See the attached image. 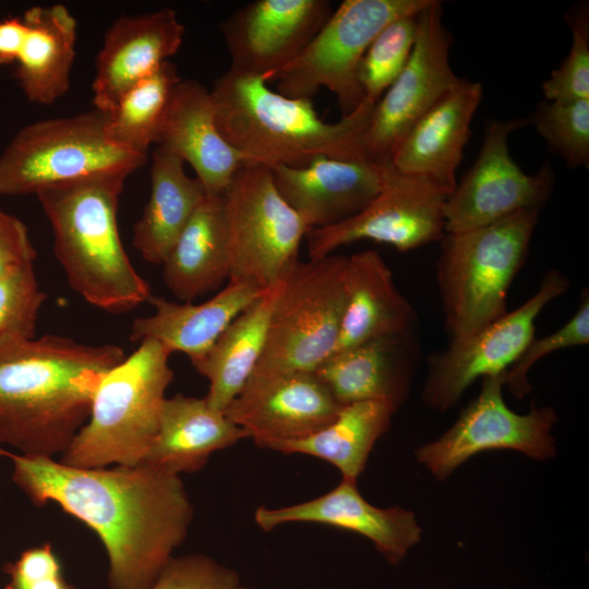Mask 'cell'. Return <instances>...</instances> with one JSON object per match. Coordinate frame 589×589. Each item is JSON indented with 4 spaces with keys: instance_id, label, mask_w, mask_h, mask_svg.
Masks as SVG:
<instances>
[{
    "instance_id": "1",
    "label": "cell",
    "mask_w": 589,
    "mask_h": 589,
    "mask_svg": "<svg viewBox=\"0 0 589 589\" xmlns=\"http://www.w3.org/2000/svg\"><path fill=\"white\" fill-rule=\"evenodd\" d=\"M12 481L38 507L57 504L92 529L109 589H149L185 540L194 508L179 476L145 462L79 468L12 454Z\"/></svg>"
},
{
    "instance_id": "2",
    "label": "cell",
    "mask_w": 589,
    "mask_h": 589,
    "mask_svg": "<svg viewBox=\"0 0 589 589\" xmlns=\"http://www.w3.org/2000/svg\"><path fill=\"white\" fill-rule=\"evenodd\" d=\"M125 359L118 345L46 334L0 344V444L25 456L62 455L86 423L104 376Z\"/></svg>"
},
{
    "instance_id": "3",
    "label": "cell",
    "mask_w": 589,
    "mask_h": 589,
    "mask_svg": "<svg viewBox=\"0 0 589 589\" xmlns=\"http://www.w3.org/2000/svg\"><path fill=\"white\" fill-rule=\"evenodd\" d=\"M211 94L220 134L252 164L301 168L320 156L369 160L362 136L375 104L365 98L350 115L325 122L312 99L284 96L264 79L231 70L215 80Z\"/></svg>"
},
{
    "instance_id": "4",
    "label": "cell",
    "mask_w": 589,
    "mask_h": 589,
    "mask_svg": "<svg viewBox=\"0 0 589 589\" xmlns=\"http://www.w3.org/2000/svg\"><path fill=\"white\" fill-rule=\"evenodd\" d=\"M125 179L94 178L36 194L69 286L87 303L112 314L128 313L152 297L119 232L117 215Z\"/></svg>"
},
{
    "instance_id": "5",
    "label": "cell",
    "mask_w": 589,
    "mask_h": 589,
    "mask_svg": "<svg viewBox=\"0 0 589 589\" xmlns=\"http://www.w3.org/2000/svg\"><path fill=\"white\" fill-rule=\"evenodd\" d=\"M170 354L157 340L145 339L112 368L95 393L86 423L59 460L79 468L141 462L157 433L173 380Z\"/></svg>"
},
{
    "instance_id": "6",
    "label": "cell",
    "mask_w": 589,
    "mask_h": 589,
    "mask_svg": "<svg viewBox=\"0 0 589 589\" xmlns=\"http://www.w3.org/2000/svg\"><path fill=\"white\" fill-rule=\"evenodd\" d=\"M539 213L522 211L442 238L436 279L452 340L507 312L508 290L526 261Z\"/></svg>"
},
{
    "instance_id": "7",
    "label": "cell",
    "mask_w": 589,
    "mask_h": 589,
    "mask_svg": "<svg viewBox=\"0 0 589 589\" xmlns=\"http://www.w3.org/2000/svg\"><path fill=\"white\" fill-rule=\"evenodd\" d=\"M146 157L117 142L107 116L95 108L44 119L22 128L0 154V195H36L94 178H128Z\"/></svg>"
},
{
    "instance_id": "8",
    "label": "cell",
    "mask_w": 589,
    "mask_h": 589,
    "mask_svg": "<svg viewBox=\"0 0 589 589\" xmlns=\"http://www.w3.org/2000/svg\"><path fill=\"white\" fill-rule=\"evenodd\" d=\"M348 256L299 259L277 285L263 353L253 373L314 372L334 351L345 310Z\"/></svg>"
},
{
    "instance_id": "9",
    "label": "cell",
    "mask_w": 589,
    "mask_h": 589,
    "mask_svg": "<svg viewBox=\"0 0 589 589\" xmlns=\"http://www.w3.org/2000/svg\"><path fill=\"white\" fill-rule=\"evenodd\" d=\"M432 0H345L287 67L278 72L279 94L312 99L325 87L337 99L341 117L364 100L361 61L377 34L390 22L418 14Z\"/></svg>"
},
{
    "instance_id": "10",
    "label": "cell",
    "mask_w": 589,
    "mask_h": 589,
    "mask_svg": "<svg viewBox=\"0 0 589 589\" xmlns=\"http://www.w3.org/2000/svg\"><path fill=\"white\" fill-rule=\"evenodd\" d=\"M230 254L228 281L275 287L298 260L309 228L278 193L271 169L245 164L223 192Z\"/></svg>"
},
{
    "instance_id": "11",
    "label": "cell",
    "mask_w": 589,
    "mask_h": 589,
    "mask_svg": "<svg viewBox=\"0 0 589 589\" xmlns=\"http://www.w3.org/2000/svg\"><path fill=\"white\" fill-rule=\"evenodd\" d=\"M377 195L354 216L305 233L310 260L330 255L341 245L372 240L410 251L445 236L444 206L450 195L436 184L382 164Z\"/></svg>"
},
{
    "instance_id": "12",
    "label": "cell",
    "mask_w": 589,
    "mask_h": 589,
    "mask_svg": "<svg viewBox=\"0 0 589 589\" xmlns=\"http://www.w3.org/2000/svg\"><path fill=\"white\" fill-rule=\"evenodd\" d=\"M568 287L566 276L556 269L549 271L534 294L520 306L432 354L423 388L425 404L446 411L476 380L505 373L534 337L541 311Z\"/></svg>"
},
{
    "instance_id": "13",
    "label": "cell",
    "mask_w": 589,
    "mask_h": 589,
    "mask_svg": "<svg viewBox=\"0 0 589 589\" xmlns=\"http://www.w3.org/2000/svg\"><path fill=\"white\" fill-rule=\"evenodd\" d=\"M527 123L521 118L486 123L477 159L446 200L445 233L486 226L522 211H541L554 187L551 166L528 175L508 146L510 134Z\"/></svg>"
},
{
    "instance_id": "14",
    "label": "cell",
    "mask_w": 589,
    "mask_h": 589,
    "mask_svg": "<svg viewBox=\"0 0 589 589\" xmlns=\"http://www.w3.org/2000/svg\"><path fill=\"white\" fill-rule=\"evenodd\" d=\"M452 44L442 4L432 0L417 15V36L407 64L374 105L362 136L369 160L388 163L411 128L458 83L460 77L449 62Z\"/></svg>"
},
{
    "instance_id": "15",
    "label": "cell",
    "mask_w": 589,
    "mask_h": 589,
    "mask_svg": "<svg viewBox=\"0 0 589 589\" xmlns=\"http://www.w3.org/2000/svg\"><path fill=\"white\" fill-rule=\"evenodd\" d=\"M503 374L483 377L480 394L461 411L453 426L417 450L418 461L438 480L484 450L515 449L539 460L554 455L551 434L557 419L554 409L532 406L525 414L510 410L502 395Z\"/></svg>"
},
{
    "instance_id": "16",
    "label": "cell",
    "mask_w": 589,
    "mask_h": 589,
    "mask_svg": "<svg viewBox=\"0 0 589 589\" xmlns=\"http://www.w3.org/2000/svg\"><path fill=\"white\" fill-rule=\"evenodd\" d=\"M332 13L327 0H256L239 8L219 25L229 70L272 82Z\"/></svg>"
},
{
    "instance_id": "17",
    "label": "cell",
    "mask_w": 589,
    "mask_h": 589,
    "mask_svg": "<svg viewBox=\"0 0 589 589\" xmlns=\"http://www.w3.org/2000/svg\"><path fill=\"white\" fill-rule=\"evenodd\" d=\"M340 406L314 372L252 373L225 413L254 443L274 450L329 424Z\"/></svg>"
},
{
    "instance_id": "18",
    "label": "cell",
    "mask_w": 589,
    "mask_h": 589,
    "mask_svg": "<svg viewBox=\"0 0 589 589\" xmlns=\"http://www.w3.org/2000/svg\"><path fill=\"white\" fill-rule=\"evenodd\" d=\"M184 33L177 12L169 8L117 19L96 57L95 109L110 113L125 91L178 52Z\"/></svg>"
},
{
    "instance_id": "19",
    "label": "cell",
    "mask_w": 589,
    "mask_h": 589,
    "mask_svg": "<svg viewBox=\"0 0 589 589\" xmlns=\"http://www.w3.org/2000/svg\"><path fill=\"white\" fill-rule=\"evenodd\" d=\"M254 520L264 531L290 522L322 524L352 531L371 540L390 564L401 561L421 537L411 512L399 506L376 507L360 494L357 481L346 479L306 502L278 508L259 506Z\"/></svg>"
},
{
    "instance_id": "20",
    "label": "cell",
    "mask_w": 589,
    "mask_h": 589,
    "mask_svg": "<svg viewBox=\"0 0 589 589\" xmlns=\"http://www.w3.org/2000/svg\"><path fill=\"white\" fill-rule=\"evenodd\" d=\"M284 201L309 229L346 220L363 208L381 190L382 164L320 156L301 168H269Z\"/></svg>"
},
{
    "instance_id": "21",
    "label": "cell",
    "mask_w": 589,
    "mask_h": 589,
    "mask_svg": "<svg viewBox=\"0 0 589 589\" xmlns=\"http://www.w3.org/2000/svg\"><path fill=\"white\" fill-rule=\"evenodd\" d=\"M482 94L479 82L460 79L406 134L390 157L392 166L452 194Z\"/></svg>"
},
{
    "instance_id": "22",
    "label": "cell",
    "mask_w": 589,
    "mask_h": 589,
    "mask_svg": "<svg viewBox=\"0 0 589 589\" xmlns=\"http://www.w3.org/2000/svg\"><path fill=\"white\" fill-rule=\"evenodd\" d=\"M159 146L188 163L206 194H221L248 157L220 134L211 89L187 80L175 88L157 131Z\"/></svg>"
},
{
    "instance_id": "23",
    "label": "cell",
    "mask_w": 589,
    "mask_h": 589,
    "mask_svg": "<svg viewBox=\"0 0 589 589\" xmlns=\"http://www.w3.org/2000/svg\"><path fill=\"white\" fill-rule=\"evenodd\" d=\"M249 437L205 397L176 394L165 399L155 438L141 462L170 474L200 471L217 450Z\"/></svg>"
},
{
    "instance_id": "24",
    "label": "cell",
    "mask_w": 589,
    "mask_h": 589,
    "mask_svg": "<svg viewBox=\"0 0 589 589\" xmlns=\"http://www.w3.org/2000/svg\"><path fill=\"white\" fill-rule=\"evenodd\" d=\"M265 291L247 284L228 281L220 291L201 303L173 302L152 294L148 303L155 313L134 318L129 338L134 342L157 340L171 353H185L193 363Z\"/></svg>"
},
{
    "instance_id": "25",
    "label": "cell",
    "mask_w": 589,
    "mask_h": 589,
    "mask_svg": "<svg viewBox=\"0 0 589 589\" xmlns=\"http://www.w3.org/2000/svg\"><path fill=\"white\" fill-rule=\"evenodd\" d=\"M344 289L345 310L332 353L376 338L407 335L412 308L397 289L392 271L376 251L348 256Z\"/></svg>"
},
{
    "instance_id": "26",
    "label": "cell",
    "mask_w": 589,
    "mask_h": 589,
    "mask_svg": "<svg viewBox=\"0 0 589 589\" xmlns=\"http://www.w3.org/2000/svg\"><path fill=\"white\" fill-rule=\"evenodd\" d=\"M22 16L26 34L14 77L29 103L51 105L70 87L77 22L63 4L32 7Z\"/></svg>"
},
{
    "instance_id": "27",
    "label": "cell",
    "mask_w": 589,
    "mask_h": 589,
    "mask_svg": "<svg viewBox=\"0 0 589 589\" xmlns=\"http://www.w3.org/2000/svg\"><path fill=\"white\" fill-rule=\"evenodd\" d=\"M161 265L166 287L181 302H193L229 280L223 193L204 196Z\"/></svg>"
},
{
    "instance_id": "28",
    "label": "cell",
    "mask_w": 589,
    "mask_h": 589,
    "mask_svg": "<svg viewBox=\"0 0 589 589\" xmlns=\"http://www.w3.org/2000/svg\"><path fill=\"white\" fill-rule=\"evenodd\" d=\"M405 338H376L332 353L314 373L339 406L376 400L398 407L410 369Z\"/></svg>"
},
{
    "instance_id": "29",
    "label": "cell",
    "mask_w": 589,
    "mask_h": 589,
    "mask_svg": "<svg viewBox=\"0 0 589 589\" xmlns=\"http://www.w3.org/2000/svg\"><path fill=\"white\" fill-rule=\"evenodd\" d=\"M205 195L201 181L187 175L181 158L155 147L149 197L132 236V244L143 260L152 264L165 262Z\"/></svg>"
},
{
    "instance_id": "30",
    "label": "cell",
    "mask_w": 589,
    "mask_h": 589,
    "mask_svg": "<svg viewBox=\"0 0 589 589\" xmlns=\"http://www.w3.org/2000/svg\"><path fill=\"white\" fill-rule=\"evenodd\" d=\"M277 285L242 311L192 363L209 383L205 399L213 408L225 411L254 372L264 350Z\"/></svg>"
},
{
    "instance_id": "31",
    "label": "cell",
    "mask_w": 589,
    "mask_h": 589,
    "mask_svg": "<svg viewBox=\"0 0 589 589\" xmlns=\"http://www.w3.org/2000/svg\"><path fill=\"white\" fill-rule=\"evenodd\" d=\"M387 401H358L340 406L335 419L316 433L278 445L284 454H304L334 465L342 479L357 481L375 442L388 429L396 410Z\"/></svg>"
},
{
    "instance_id": "32",
    "label": "cell",
    "mask_w": 589,
    "mask_h": 589,
    "mask_svg": "<svg viewBox=\"0 0 589 589\" xmlns=\"http://www.w3.org/2000/svg\"><path fill=\"white\" fill-rule=\"evenodd\" d=\"M180 82L176 64L167 61L131 86L119 98L113 110L106 115L111 136L121 145L147 155Z\"/></svg>"
},
{
    "instance_id": "33",
    "label": "cell",
    "mask_w": 589,
    "mask_h": 589,
    "mask_svg": "<svg viewBox=\"0 0 589 589\" xmlns=\"http://www.w3.org/2000/svg\"><path fill=\"white\" fill-rule=\"evenodd\" d=\"M417 15L390 22L368 48L359 69L365 99L376 104L407 64L416 41Z\"/></svg>"
},
{
    "instance_id": "34",
    "label": "cell",
    "mask_w": 589,
    "mask_h": 589,
    "mask_svg": "<svg viewBox=\"0 0 589 589\" xmlns=\"http://www.w3.org/2000/svg\"><path fill=\"white\" fill-rule=\"evenodd\" d=\"M550 151L569 167L589 166V99L542 100L531 116Z\"/></svg>"
},
{
    "instance_id": "35",
    "label": "cell",
    "mask_w": 589,
    "mask_h": 589,
    "mask_svg": "<svg viewBox=\"0 0 589 589\" xmlns=\"http://www.w3.org/2000/svg\"><path fill=\"white\" fill-rule=\"evenodd\" d=\"M48 294L36 278L34 264L21 266L0 278V344L33 339L39 312Z\"/></svg>"
},
{
    "instance_id": "36",
    "label": "cell",
    "mask_w": 589,
    "mask_h": 589,
    "mask_svg": "<svg viewBox=\"0 0 589 589\" xmlns=\"http://www.w3.org/2000/svg\"><path fill=\"white\" fill-rule=\"evenodd\" d=\"M572 46L560 67L542 83L548 101L589 99V4H574L565 14Z\"/></svg>"
},
{
    "instance_id": "37",
    "label": "cell",
    "mask_w": 589,
    "mask_h": 589,
    "mask_svg": "<svg viewBox=\"0 0 589 589\" xmlns=\"http://www.w3.org/2000/svg\"><path fill=\"white\" fill-rule=\"evenodd\" d=\"M589 344V294L581 293L576 313L558 329L542 338L533 337L514 364L503 374L504 385L513 395L525 396L530 390L528 372L534 363L554 351Z\"/></svg>"
},
{
    "instance_id": "38",
    "label": "cell",
    "mask_w": 589,
    "mask_h": 589,
    "mask_svg": "<svg viewBox=\"0 0 589 589\" xmlns=\"http://www.w3.org/2000/svg\"><path fill=\"white\" fill-rule=\"evenodd\" d=\"M238 574L205 554L173 556L149 589H235Z\"/></svg>"
},
{
    "instance_id": "39",
    "label": "cell",
    "mask_w": 589,
    "mask_h": 589,
    "mask_svg": "<svg viewBox=\"0 0 589 589\" xmlns=\"http://www.w3.org/2000/svg\"><path fill=\"white\" fill-rule=\"evenodd\" d=\"M9 580L4 589H76L63 576L61 562L51 544L28 548L3 565Z\"/></svg>"
},
{
    "instance_id": "40",
    "label": "cell",
    "mask_w": 589,
    "mask_h": 589,
    "mask_svg": "<svg viewBox=\"0 0 589 589\" xmlns=\"http://www.w3.org/2000/svg\"><path fill=\"white\" fill-rule=\"evenodd\" d=\"M36 256L26 225L0 208V278L21 266L34 264Z\"/></svg>"
},
{
    "instance_id": "41",
    "label": "cell",
    "mask_w": 589,
    "mask_h": 589,
    "mask_svg": "<svg viewBox=\"0 0 589 589\" xmlns=\"http://www.w3.org/2000/svg\"><path fill=\"white\" fill-rule=\"evenodd\" d=\"M25 34L22 15L0 19V67L15 64Z\"/></svg>"
},
{
    "instance_id": "42",
    "label": "cell",
    "mask_w": 589,
    "mask_h": 589,
    "mask_svg": "<svg viewBox=\"0 0 589 589\" xmlns=\"http://www.w3.org/2000/svg\"><path fill=\"white\" fill-rule=\"evenodd\" d=\"M8 455H9V452L4 450V449L0 446V457H1V456L8 457Z\"/></svg>"
},
{
    "instance_id": "43",
    "label": "cell",
    "mask_w": 589,
    "mask_h": 589,
    "mask_svg": "<svg viewBox=\"0 0 589 589\" xmlns=\"http://www.w3.org/2000/svg\"><path fill=\"white\" fill-rule=\"evenodd\" d=\"M235 589H252V588H248V587H243V586L239 585V586L236 587Z\"/></svg>"
}]
</instances>
